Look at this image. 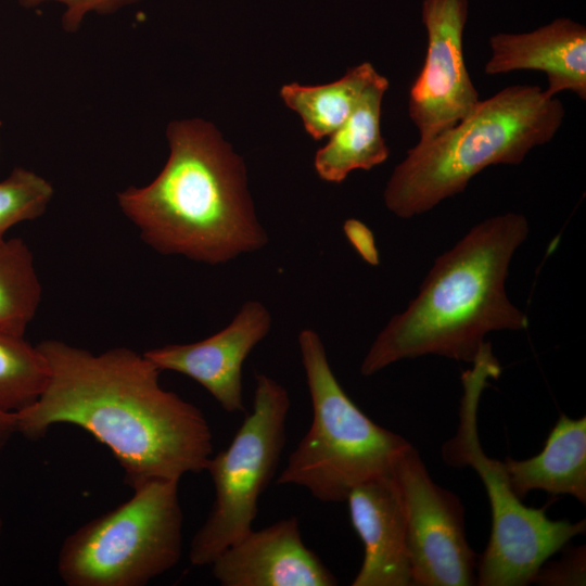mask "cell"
Returning a JSON list of instances; mask_svg holds the SVG:
<instances>
[{"label": "cell", "instance_id": "d4e9b609", "mask_svg": "<svg viewBox=\"0 0 586 586\" xmlns=\"http://www.w3.org/2000/svg\"><path fill=\"white\" fill-rule=\"evenodd\" d=\"M2 524H3V522H2V520L0 518V535H1V532H2Z\"/></svg>", "mask_w": 586, "mask_h": 586}, {"label": "cell", "instance_id": "2e32d148", "mask_svg": "<svg viewBox=\"0 0 586 586\" xmlns=\"http://www.w3.org/2000/svg\"><path fill=\"white\" fill-rule=\"evenodd\" d=\"M388 80L378 74L359 98L345 122L330 136L315 157L318 176L342 182L356 169L369 170L385 162L390 151L380 129L382 100Z\"/></svg>", "mask_w": 586, "mask_h": 586}, {"label": "cell", "instance_id": "d6986e66", "mask_svg": "<svg viewBox=\"0 0 586 586\" xmlns=\"http://www.w3.org/2000/svg\"><path fill=\"white\" fill-rule=\"evenodd\" d=\"M50 377L49 364L37 346L0 331V411L16 415L42 394Z\"/></svg>", "mask_w": 586, "mask_h": 586}, {"label": "cell", "instance_id": "8992f818", "mask_svg": "<svg viewBox=\"0 0 586 586\" xmlns=\"http://www.w3.org/2000/svg\"><path fill=\"white\" fill-rule=\"evenodd\" d=\"M297 341L313 420L277 484L303 487L322 502H343L361 483L393 473L411 444L373 422L349 398L316 331L303 329Z\"/></svg>", "mask_w": 586, "mask_h": 586}, {"label": "cell", "instance_id": "9a60e30c", "mask_svg": "<svg viewBox=\"0 0 586 586\" xmlns=\"http://www.w3.org/2000/svg\"><path fill=\"white\" fill-rule=\"evenodd\" d=\"M504 466L514 494L532 491L569 495L586 504V417L560 415L539 454L524 460L507 457Z\"/></svg>", "mask_w": 586, "mask_h": 586}, {"label": "cell", "instance_id": "9c48e42d", "mask_svg": "<svg viewBox=\"0 0 586 586\" xmlns=\"http://www.w3.org/2000/svg\"><path fill=\"white\" fill-rule=\"evenodd\" d=\"M394 474L405 504L412 585L476 584V555L466 537L460 498L432 480L412 445Z\"/></svg>", "mask_w": 586, "mask_h": 586}, {"label": "cell", "instance_id": "5bb4252c", "mask_svg": "<svg viewBox=\"0 0 586 586\" xmlns=\"http://www.w3.org/2000/svg\"><path fill=\"white\" fill-rule=\"evenodd\" d=\"M491 58L486 75L519 69L540 71L546 75L549 98L562 91L586 100V27L561 17L528 33H498L489 38Z\"/></svg>", "mask_w": 586, "mask_h": 586}, {"label": "cell", "instance_id": "603a6c76", "mask_svg": "<svg viewBox=\"0 0 586 586\" xmlns=\"http://www.w3.org/2000/svg\"><path fill=\"white\" fill-rule=\"evenodd\" d=\"M343 230L364 260L377 266L379 264V254L372 231L364 222L354 218L344 222Z\"/></svg>", "mask_w": 586, "mask_h": 586}, {"label": "cell", "instance_id": "8fae6325", "mask_svg": "<svg viewBox=\"0 0 586 586\" xmlns=\"http://www.w3.org/2000/svg\"><path fill=\"white\" fill-rule=\"evenodd\" d=\"M271 322L263 303L246 301L217 333L195 343L151 348L143 355L161 371H175L201 384L227 412H244L242 367Z\"/></svg>", "mask_w": 586, "mask_h": 586}, {"label": "cell", "instance_id": "ffe728a7", "mask_svg": "<svg viewBox=\"0 0 586 586\" xmlns=\"http://www.w3.org/2000/svg\"><path fill=\"white\" fill-rule=\"evenodd\" d=\"M52 196L47 179L26 168H14L0 181V241L14 225L41 216Z\"/></svg>", "mask_w": 586, "mask_h": 586}, {"label": "cell", "instance_id": "277c9868", "mask_svg": "<svg viewBox=\"0 0 586 586\" xmlns=\"http://www.w3.org/2000/svg\"><path fill=\"white\" fill-rule=\"evenodd\" d=\"M564 114L561 101L538 86L501 89L455 126L407 152L386 183V207L411 218L462 192L484 168L520 164L532 149L553 139Z\"/></svg>", "mask_w": 586, "mask_h": 586}, {"label": "cell", "instance_id": "44dd1931", "mask_svg": "<svg viewBox=\"0 0 586 586\" xmlns=\"http://www.w3.org/2000/svg\"><path fill=\"white\" fill-rule=\"evenodd\" d=\"M533 583L543 586H584L586 584V546L570 547L559 560L546 561L538 569Z\"/></svg>", "mask_w": 586, "mask_h": 586}, {"label": "cell", "instance_id": "ac0fdd59", "mask_svg": "<svg viewBox=\"0 0 586 586\" xmlns=\"http://www.w3.org/2000/svg\"><path fill=\"white\" fill-rule=\"evenodd\" d=\"M41 300L33 253L20 238L0 241V331L24 335Z\"/></svg>", "mask_w": 586, "mask_h": 586}, {"label": "cell", "instance_id": "cb8c5ba5", "mask_svg": "<svg viewBox=\"0 0 586 586\" xmlns=\"http://www.w3.org/2000/svg\"><path fill=\"white\" fill-rule=\"evenodd\" d=\"M16 433L15 415L0 411V451Z\"/></svg>", "mask_w": 586, "mask_h": 586}, {"label": "cell", "instance_id": "7402d4cb", "mask_svg": "<svg viewBox=\"0 0 586 586\" xmlns=\"http://www.w3.org/2000/svg\"><path fill=\"white\" fill-rule=\"evenodd\" d=\"M140 1L142 0H17L18 4L26 9L36 8L44 2L62 4L64 12L61 23L67 33L77 31L86 16L91 13L112 14Z\"/></svg>", "mask_w": 586, "mask_h": 586}, {"label": "cell", "instance_id": "30bf717a", "mask_svg": "<svg viewBox=\"0 0 586 586\" xmlns=\"http://www.w3.org/2000/svg\"><path fill=\"white\" fill-rule=\"evenodd\" d=\"M469 0H423V66L409 90L408 114L425 142L468 116L481 101L463 58Z\"/></svg>", "mask_w": 586, "mask_h": 586}, {"label": "cell", "instance_id": "4fadbf2b", "mask_svg": "<svg viewBox=\"0 0 586 586\" xmlns=\"http://www.w3.org/2000/svg\"><path fill=\"white\" fill-rule=\"evenodd\" d=\"M364 546L353 586H410L405 504L394 472L361 483L346 500Z\"/></svg>", "mask_w": 586, "mask_h": 586}, {"label": "cell", "instance_id": "ba28073f", "mask_svg": "<svg viewBox=\"0 0 586 586\" xmlns=\"http://www.w3.org/2000/svg\"><path fill=\"white\" fill-rule=\"evenodd\" d=\"M289 410L286 388L275 379L256 373L252 411L228 447L212 456L205 469L215 497L190 545L193 565H209L253 528L259 497L273 479L285 445Z\"/></svg>", "mask_w": 586, "mask_h": 586}, {"label": "cell", "instance_id": "7c38bea8", "mask_svg": "<svg viewBox=\"0 0 586 586\" xmlns=\"http://www.w3.org/2000/svg\"><path fill=\"white\" fill-rule=\"evenodd\" d=\"M221 586H334L332 572L303 542L295 517L252 528L209 564Z\"/></svg>", "mask_w": 586, "mask_h": 586}, {"label": "cell", "instance_id": "e0dca14e", "mask_svg": "<svg viewBox=\"0 0 586 586\" xmlns=\"http://www.w3.org/2000/svg\"><path fill=\"white\" fill-rule=\"evenodd\" d=\"M378 74L370 63L365 62L328 85H285L281 89V97L289 107L300 114L308 133L319 140L331 136L345 122Z\"/></svg>", "mask_w": 586, "mask_h": 586}, {"label": "cell", "instance_id": "52a82bcc", "mask_svg": "<svg viewBox=\"0 0 586 586\" xmlns=\"http://www.w3.org/2000/svg\"><path fill=\"white\" fill-rule=\"evenodd\" d=\"M178 480L154 477L63 542L58 573L68 586H143L182 555Z\"/></svg>", "mask_w": 586, "mask_h": 586}, {"label": "cell", "instance_id": "5b68a950", "mask_svg": "<svg viewBox=\"0 0 586 586\" xmlns=\"http://www.w3.org/2000/svg\"><path fill=\"white\" fill-rule=\"evenodd\" d=\"M472 367L461 375L462 395L456 433L445 442L441 455L454 468L471 467L480 476L492 510V532L476 564L480 586H525L538 569L576 535L585 533L586 522L552 520L544 509L527 507L508 480L502 461L488 457L481 445L477 411L489 379H497L501 366L485 342Z\"/></svg>", "mask_w": 586, "mask_h": 586}, {"label": "cell", "instance_id": "3957f363", "mask_svg": "<svg viewBox=\"0 0 586 586\" xmlns=\"http://www.w3.org/2000/svg\"><path fill=\"white\" fill-rule=\"evenodd\" d=\"M168 160L148 186L117 193L124 215L148 245L209 265L268 243L246 187L242 160L201 119L171 123Z\"/></svg>", "mask_w": 586, "mask_h": 586}, {"label": "cell", "instance_id": "7a4b0ae2", "mask_svg": "<svg viewBox=\"0 0 586 586\" xmlns=\"http://www.w3.org/2000/svg\"><path fill=\"white\" fill-rule=\"evenodd\" d=\"M528 231L527 219L519 213L473 226L436 258L417 296L377 335L360 373L369 377L424 355L472 362L488 333L525 330L528 319L509 300L506 279Z\"/></svg>", "mask_w": 586, "mask_h": 586}, {"label": "cell", "instance_id": "6da1fadb", "mask_svg": "<svg viewBox=\"0 0 586 586\" xmlns=\"http://www.w3.org/2000/svg\"><path fill=\"white\" fill-rule=\"evenodd\" d=\"M50 367L40 397L17 412V433L44 436L73 424L105 445L133 488L154 477L205 471L213 433L203 412L160 384L161 370L127 347L101 354L56 340L37 345Z\"/></svg>", "mask_w": 586, "mask_h": 586}]
</instances>
